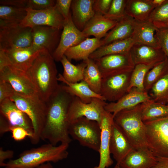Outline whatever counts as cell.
<instances>
[{"label":"cell","instance_id":"17","mask_svg":"<svg viewBox=\"0 0 168 168\" xmlns=\"http://www.w3.org/2000/svg\"><path fill=\"white\" fill-rule=\"evenodd\" d=\"M151 100L148 92L133 88L117 101L107 103L104 109L114 116L122 110L133 107Z\"/></svg>","mask_w":168,"mask_h":168},{"label":"cell","instance_id":"32","mask_svg":"<svg viewBox=\"0 0 168 168\" xmlns=\"http://www.w3.org/2000/svg\"><path fill=\"white\" fill-rule=\"evenodd\" d=\"M60 62L63 69L62 75L66 81L74 83L83 80L84 73L86 66L85 60L77 65H75L64 55Z\"/></svg>","mask_w":168,"mask_h":168},{"label":"cell","instance_id":"14","mask_svg":"<svg viewBox=\"0 0 168 168\" xmlns=\"http://www.w3.org/2000/svg\"><path fill=\"white\" fill-rule=\"evenodd\" d=\"M86 38L74 24L71 12L68 19L65 20L59 44L52 55L55 61L60 62L68 49Z\"/></svg>","mask_w":168,"mask_h":168},{"label":"cell","instance_id":"34","mask_svg":"<svg viewBox=\"0 0 168 168\" xmlns=\"http://www.w3.org/2000/svg\"><path fill=\"white\" fill-rule=\"evenodd\" d=\"M27 14L26 8L0 6V23L20 24Z\"/></svg>","mask_w":168,"mask_h":168},{"label":"cell","instance_id":"35","mask_svg":"<svg viewBox=\"0 0 168 168\" xmlns=\"http://www.w3.org/2000/svg\"><path fill=\"white\" fill-rule=\"evenodd\" d=\"M168 73V59L157 63L147 73L143 85L145 91L148 92L158 81Z\"/></svg>","mask_w":168,"mask_h":168},{"label":"cell","instance_id":"31","mask_svg":"<svg viewBox=\"0 0 168 168\" xmlns=\"http://www.w3.org/2000/svg\"><path fill=\"white\" fill-rule=\"evenodd\" d=\"M85 61L86 66L84 73L83 80L93 91L100 95L102 74L94 60L89 58Z\"/></svg>","mask_w":168,"mask_h":168},{"label":"cell","instance_id":"9","mask_svg":"<svg viewBox=\"0 0 168 168\" xmlns=\"http://www.w3.org/2000/svg\"><path fill=\"white\" fill-rule=\"evenodd\" d=\"M0 113L1 136L10 132L12 128L21 127L27 130L32 137L33 129L30 119L10 98L0 103Z\"/></svg>","mask_w":168,"mask_h":168},{"label":"cell","instance_id":"3","mask_svg":"<svg viewBox=\"0 0 168 168\" xmlns=\"http://www.w3.org/2000/svg\"><path fill=\"white\" fill-rule=\"evenodd\" d=\"M69 144L49 143L24 151L18 158L5 162V168H36L47 162L56 163L66 158Z\"/></svg>","mask_w":168,"mask_h":168},{"label":"cell","instance_id":"53","mask_svg":"<svg viewBox=\"0 0 168 168\" xmlns=\"http://www.w3.org/2000/svg\"><path fill=\"white\" fill-rule=\"evenodd\" d=\"M167 105H168V104Z\"/></svg>","mask_w":168,"mask_h":168},{"label":"cell","instance_id":"13","mask_svg":"<svg viewBox=\"0 0 168 168\" xmlns=\"http://www.w3.org/2000/svg\"><path fill=\"white\" fill-rule=\"evenodd\" d=\"M0 80L9 83L15 92L19 94L31 96L38 93L27 72L16 69L10 65L0 70Z\"/></svg>","mask_w":168,"mask_h":168},{"label":"cell","instance_id":"38","mask_svg":"<svg viewBox=\"0 0 168 168\" xmlns=\"http://www.w3.org/2000/svg\"><path fill=\"white\" fill-rule=\"evenodd\" d=\"M148 21L157 28L168 27V0L153 9Z\"/></svg>","mask_w":168,"mask_h":168},{"label":"cell","instance_id":"49","mask_svg":"<svg viewBox=\"0 0 168 168\" xmlns=\"http://www.w3.org/2000/svg\"><path fill=\"white\" fill-rule=\"evenodd\" d=\"M9 65L10 63L5 51L0 49V70Z\"/></svg>","mask_w":168,"mask_h":168},{"label":"cell","instance_id":"1","mask_svg":"<svg viewBox=\"0 0 168 168\" xmlns=\"http://www.w3.org/2000/svg\"><path fill=\"white\" fill-rule=\"evenodd\" d=\"M74 96L68 92L63 85H59L46 102V114L41 139L54 146L59 143L69 144L72 140L68 133L69 123L67 117Z\"/></svg>","mask_w":168,"mask_h":168},{"label":"cell","instance_id":"11","mask_svg":"<svg viewBox=\"0 0 168 168\" xmlns=\"http://www.w3.org/2000/svg\"><path fill=\"white\" fill-rule=\"evenodd\" d=\"M107 103L98 98H93L91 102L85 103L75 96L69 107L67 117L70 123L77 119L84 117L98 122L100 125L102 113Z\"/></svg>","mask_w":168,"mask_h":168},{"label":"cell","instance_id":"10","mask_svg":"<svg viewBox=\"0 0 168 168\" xmlns=\"http://www.w3.org/2000/svg\"><path fill=\"white\" fill-rule=\"evenodd\" d=\"M32 28L20 24L0 23V49L7 50L31 46Z\"/></svg>","mask_w":168,"mask_h":168},{"label":"cell","instance_id":"45","mask_svg":"<svg viewBox=\"0 0 168 168\" xmlns=\"http://www.w3.org/2000/svg\"><path fill=\"white\" fill-rule=\"evenodd\" d=\"M10 132L12 134V138L16 141H21L27 137L30 139L32 137V135L27 130L21 127L12 128Z\"/></svg>","mask_w":168,"mask_h":168},{"label":"cell","instance_id":"29","mask_svg":"<svg viewBox=\"0 0 168 168\" xmlns=\"http://www.w3.org/2000/svg\"><path fill=\"white\" fill-rule=\"evenodd\" d=\"M155 8L150 0H127L125 13L136 21H146Z\"/></svg>","mask_w":168,"mask_h":168},{"label":"cell","instance_id":"52","mask_svg":"<svg viewBox=\"0 0 168 168\" xmlns=\"http://www.w3.org/2000/svg\"><path fill=\"white\" fill-rule=\"evenodd\" d=\"M113 168H122L119 164L116 163Z\"/></svg>","mask_w":168,"mask_h":168},{"label":"cell","instance_id":"37","mask_svg":"<svg viewBox=\"0 0 168 168\" xmlns=\"http://www.w3.org/2000/svg\"><path fill=\"white\" fill-rule=\"evenodd\" d=\"M157 63L135 65L131 74L128 92L133 88H136L142 91H145L143 83L146 75L148 72Z\"/></svg>","mask_w":168,"mask_h":168},{"label":"cell","instance_id":"50","mask_svg":"<svg viewBox=\"0 0 168 168\" xmlns=\"http://www.w3.org/2000/svg\"><path fill=\"white\" fill-rule=\"evenodd\" d=\"M150 1L155 8L161 5L166 1V0H150Z\"/></svg>","mask_w":168,"mask_h":168},{"label":"cell","instance_id":"46","mask_svg":"<svg viewBox=\"0 0 168 168\" xmlns=\"http://www.w3.org/2000/svg\"><path fill=\"white\" fill-rule=\"evenodd\" d=\"M27 0H1V5L26 8Z\"/></svg>","mask_w":168,"mask_h":168},{"label":"cell","instance_id":"20","mask_svg":"<svg viewBox=\"0 0 168 168\" xmlns=\"http://www.w3.org/2000/svg\"><path fill=\"white\" fill-rule=\"evenodd\" d=\"M129 52L135 65L158 63L167 58L161 48L145 44H134Z\"/></svg>","mask_w":168,"mask_h":168},{"label":"cell","instance_id":"48","mask_svg":"<svg viewBox=\"0 0 168 168\" xmlns=\"http://www.w3.org/2000/svg\"><path fill=\"white\" fill-rule=\"evenodd\" d=\"M151 168H168V157H156V162Z\"/></svg>","mask_w":168,"mask_h":168},{"label":"cell","instance_id":"15","mask_svg":"<svg viewBox=\"0 0 168 168\" xmlns=\"http://www.w3.org/2000/svg\"><path fill=\"white\" fill-rule=\"evenodd\" d=\"M62 30L47 26L33 27L31 46L39 50L45 49L52 55L59 44Z\"/></svg>","mask_w":168,"mask_h":168},{"label":"cell","instance_id":"8","mask_svg":"<svg viewBox=\"0 0 168 168\" xmlns=\"http://www.w3.org/2000/svg\"><path fill=\"white\" fill-rule=\"evenodd\" d=\"M144 122L148 149L156 157H168V115Z\"/></svg>","mask_w":168,"mask_h":168},{"label":"cell","instance_id":"43","mask_svg":"<svg viewBox=\"0 0 168 168\" xmlns=\"http://www.w3.org/2000/svg\"><path fill=\"white\" fill-rule=\"evenodd\" d=\"M72 0H57L55 7L65 20L68 19L71 12L70 10Z\"/></svg>","mask_w":168,"mask_h":168},{"label":"cell","instance_id":"25","mask_svg":"<svg viewBox=\"0 0 168 168\" xmlns=\"http://www.w3.org/2000/svg\"><path fill=\"white\" fill-rule=\"evenodd\" d=\"M156 157L148 149L134 150L119 164L122 168H151Z\"/></svg>","mask_w":168,"mask_h":168},{"label":"cell","instance_id":"23","mask_svg":"<svg viewBox=\"0 0 168 168\" xmlns=\"http://www.w3.org/2000/svg\"><path fill=\"white\" fill-rule=\"evenodd\" d=\"M117 21L105 17L104 16L95 14L88 22L82 31L87 38L92 35L99 40L104 38L108 32L116 24Z\"/></svg>","mask_w":168,"mask_h":168},{"label":"cell","instance_id":"47","mask_svg":"<svg viewBox=\"0 0 168 168\" xmlns=\"http://www.w3.org/2000/svg\"><path fill=\"white\" fill-rule=\"evenodd\" d=\"M14 155L12 150H4L2 147L0 148V166L3 167L5 163V161L7 159L12 158Z\"/></svg>","mask_w":168,"mask_h":168},{"label":"cell","instance_id":"26","mask_svg":"<svg viewBox=\"0 0 168 168\" xmlns=\"http://www.w3.org/2000/svg\"><path fill=\"white\" fill-rule=\"evenodd\" d=\"M135 20L126 15L117 21L116 25L101 39L102 46L131 37L133 33Z\"/></svg>","mask_w":168,"mask_h":168},{"label":"cell","instance_id":"41","mask_svg":"<svg viewBox=\"0 0 168 168\" xmlns=\"http://www.w3.org/2000/svg\"><path fill=\"white\" fill-rule=\"evenodd\" d=\"M156 36L160 48L168 59V27L157 28Z\"/></svg>","mask_w":168,"mask_h":168},{"label":"cell","instance_id":"40","mask_svg":"<svg viewBox=\"0 0 168 168\" xmlns=\"http://www.w3.org/2000/svg\"><path fill=\"white\" fill-rule=\"evenodd\" d=\"M56 1L53 0H27L26 8L35 10L47 9L54 6Z\"/></svg>","mask_w":168,"mask_h":168},{"label":"cell","instance_id":"33","mask_svg":"<svg viewBox=\"0 0 168 168\" xmlns=\"http://www.w3.org/2000/svg\"><path fill=\"white\" fill-rule=\"evenodd\" d=\"M168 115V105L161 104L151 100L142 103V119L144 122Z\"/></svg>","mask_w":168,"mask_h":168},{"label":"cell","instance_id":"2","mask_svg":"<svg viewBox=\"0 0 168 168\" xmlns=\"http://www.w3.org/2000/svg\"><path fill=\"white\" fill-rule=\"evenodd\" d=\"M55 61L52 54L43 49L26 72L38 94L45 102L59 85Z\"/></svg>","mask_w":168,"mask_h":168},{"label":"cell","instance_id":"51","mask_svg":"<svg viewBox=\"0 0 168 168\" xmlns=\"http://www.w3.org/2000/svg\"><path fill=\"white\" fill-rule=\"evenodd\" d=\"M36 168H54L51 162H47L43 164Z\"/></svg>","mask_w":168,"mask_h":168},{"label":"cell","instance_id":"12","mask_svg":"<svg viewBox=\"0 0 168 168\" xmlns=\"http://www.w3.org/2000/svg\"><path fill=\"white\" fill-rule=\"evenodd\" d=\"M27 15L20 24L33 28L37 26H47L63 30L65 20L54 6L42 10L26 8Z\"/></svg>","mask_w":168,"mask_h":168},{"label":"cell","instance_id":"4","mask_svg":"<svg viewBox=\"0 0 168 168\" xmlns=\"http://www.w3.org/2000/svg\"><path fill=\"white\" fill-rule=\"evenodd\" d=\"M142 103L122 110L113 116L114 122L136 150L148 149L146 127L142 119Z\"/></svg>","mask_w":168,"mask_h":168},{"label":"cell","instance_id":"44","mask_svg":"<svg viewBox=\"0 0 168 168\" xmlns=\"http://www.w3.org/2000/svg\"><path fill=\"white\" fill-rule=\"evenodd\" d=\"M15 92L9 83L0 80V103L7 99L10 98Z\"/></svg>","mask_w":168,"mask_h":168},{"label":"cell","instance_id":"21","mask_svg":"<svg viewBox=\"0 0 168 168\" xmlns=\"http://www.w3.org/2000/svg\"><path fill=\"white\" fill-rule=\"evenodd\" d=\"M43 49L39 50L31 46L27 47L4 50L10 65L18 69L27 72L32 66L40 52Z\"/></svg>","mask_w":168,"mask_h":168},{"label":"cell","instance_id":"6","mask_svg":"<svg viewBox=\"0 0 168 168\" xmlns=\"http://www.w3.org/2000/svg\"><path fill=\"white\" fill-rule=\"evenodd\" d=\"M68 133L81 145L99 152L101 129L96 121L84 117L78 118L69 123Z\"/></svg>","mask_w":168,"mask_h":168},{"label":"cell","instance_id":"16","mask_svg":"<svg viewBox=\"0 0 168 168\" xmlns=\"http://www.w3.org/2000/svg\"><path fill=\"white\" fill-rule=\"evenodd\" d=\"M114 122L113 114L103 111L100 124L101 129L100 142L99 152L100 160L98 165L93 168H107L113 163L110 157V140L111 127Z\"/></svg>","mask_w":168,"mask_h":168},{"label":"cell","instance_id":"18","mask_svg":"<svg viewBox=\"0 0 168 168\" xmlns=\"http://www.w3.org/2000/svg\"><path fill=\"white\" fill-rule=\"evenodd\" d=\"M134 150L122 130L114 120L111 129L110 150L116 163L119 164Z\"/></svg>","mask_w":168,"mask_h":168},{"label":"cell","instance_id":"22","mask_svg":"<svg viewBox=\"0 0 168 168\" xmlns=\"http://www.w3.org/2000/svg\"><path fill=\"white\" fill-rule=\"evenodd\" d=\"M94 0H72L71 11L72 21L82 31L88 22L95 15L93 5Z\"/></svg>","mask_w":168,"mask_h":168},{"label":"cell","instance_id":"39","mask_svg":"<svg viewBox=\"0 0 168 168\" xmlns=\"http://www.w3.org/2000/svg\"><path fill=\"white\" fill-rule=\"evenodd\" d=\"M127 0H112L107 13L104 16L110 19L118 21L126 16L125 7Z\"/></svg>","mask_w":168,"mask_h":168},{"label":"cell","instance_id":"36","mask_svg":"<svg viewBox=\"0 0 168 168\" xmlns=\"http://www.w3.org/2000/svg\"><path fill=\"white\" fill-rule=\"evenodd\" d=\"M152 100L161 104H168V73L152 86L148 92Z\"/></svg>","mask_w":168,"mask_h":168},{"label":"cell","instance_id":"27","mask_svg":"<svg viewBox=\"0 0 168 168\" xmlns=\"http://www.w3.org/2000/svg\"><path fill=\"white\" fill-rule=\"evenodd\" d=\"M101 46V40L95 37L87 38L76 45L69 48L64 55L70 61L72 60H85Z\"/></svg>","mask_w":168,"mask_h":168},{"label":"cell","instance_id":"19","mask_svg":"<svg viewBox=\"0 0 168 168\" xmlns=\"http://www.w3.org/2000/svg\"><path fill=\"white\" fill-rule=\"evenodd\" d=\"M102 75L124 69H133L135 65L129 52L108 55L94 60Z\"/></svg>","mask_w":168,"mask_h":168},{"label":"cell","instance_id":"28","mask_svg":"<svg viewBox=\"0 0 168 168\" xmlns=\"http://www.w3.org/2000/svg\"><path fill=\"white\" fill-rule=\"evenodd\" d=\"M58 80L66 84L63 86L68 92L79 98L84 103H89L95 98L105 100L101 95L93 91L83 80L77 83H69L66 81L60 73L58 75Z\"/></svg>","mask_w":168,"mask_h":168},{"label":"cell","instance_id":"5","mask_svg":"<svg viewBox=\"0 0 168 168\" xmlns=\"http://www.w3.org/2000/svg\"><path fill=\"white\" fill-rule=\"evenodd\" d=\"M10 99L30 119L33 129V135L30 139V141L33 144H37L41 139V134L45 121L46 102L38 93L25 96L15 92Z\"/></svg>","mask_w":168,"mask_h":168},{"label":"cell","instance_id":"42","mask_svg":"<svg viewBox=\"0 0 168 168\" xmlns=\"http://www.w3.org/2000/svg\"><path fill=\"white\" fill-rule=\"evenodd\" d=\"M112 0H94L93 7L95 14L105 15L108 12Z\"/></svg>","mask_w":168,"mask_h":168},{"label":"cell","instance_id":"24","mask_svg":"<svg viewBox=\"0 0 168 168\" xmlns=\"http://www.w3.org/2000/svg\"><path fill=\"white\" fill-rule=\"evenodd\" d=\"M135 21L133 31L131 36L134 44L160 48L156 36L157 28L148 21Z\"/></svg>","mask_w":168,"mask_h":168},{"label":"cell","instance_id":"7","mask_svg":"<svg viewBox=\"0 0 168 168\" xmlns=\"http://www.w3.org/2000/svg\"><path fill=\"white\" fill-rule=\"evenodd\" d=\"M133 69H123L102 75L100 95L105 101L116 102L128 92Z\"/></svg>","mask_w":168,"mask_h":168},{"label":"cell","instance_id":"30","mask_svg":"<svg viewBox=\"0 0 168 168\" xmlns=\"http://www.w3.org/2000/svg\"><path fill=\"white\" fill-rule=\"evenodd\" d=\"M134 44L131 37L115 41L101 46L91 54L89 58L95 60L108 55L128 53Z\"/></svg>","mask_w":168,"mask_h":168}]
</instances>
